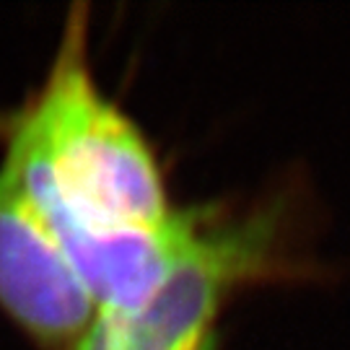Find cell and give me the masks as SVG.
<instances>
[{
    "label": "cell",
    "instance_id": "cell-1",
    "mask_svg": "<svg viewBox=\"0 0 350 350\" xmlns=\"http://www.w3.org/2000/svg\"><path fill=\"white\" fill-rule=\"evenodd\" d=\"M0 143L99 312L146 304L182 250L192 211H176L150 140L101 91L83 3L65 16L42 86L0 117Z\"/></svg>",
    "mask_w": 350,
    "mask_h": 350
},
{
    "label": "cell",
    "instance_id": "cell-2",
    "mask_svg": "<svg viewBox=\"0 0 350 350\" xmlns=\"http://www.w3.org/2000/svg\"><path fill=\"white\" fill-rule=\"evenodd\" d=\"M291 270L273 211L244 215L192 208L174 262L146 304L99 312L78 350H215L218 317L234 291Z\"/></svg>",
    "mask_w": 350,
    "mask_h": 350
},
{
    "label": "cell",
    "instance_id": "cell-3",
    "mask_svg": "<svg viewBox=\"0 0 350 350\" xmlns=\"http://www.w3.org/2000/svg\"><path fill=\"white\" fill-rule=\"evenodd\" d=\"M0 314L37 350H78L99 304L18 176L0 161Z\"/></svg>",
    "mask_w": 350,
    "mask_h": 350
}]
</instances>
